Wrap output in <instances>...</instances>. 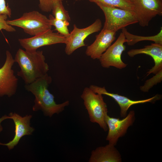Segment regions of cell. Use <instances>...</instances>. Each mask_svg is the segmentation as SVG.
Wrapping results in <instances>:
<instances>
[{
	"label": "cell",
	"mask_w": 162,
	"mask_h": 162,
	"mask_svg": "<svg viewBox=\"0 0 162 162\" xmlns=\"http://www.w3.org/2000/svg\"><path fill=\"white\" fill-rule=\"evenodd\" d=\"M66 38L51 29L47 30L32 37L18 39L20 46L25 50L35 51L38 48L58 44H64Z\"/></svg>",
	"instance_id": "10"
},
{
	"label": "cell",
	"mask_w": 162,
	"mask_h": 162,
	"mask_svg": "<svg viewBox=\"0 0 162 162\" xmlns=\"http://www.w3.org/2000/svg\"><path fill=\"white\" fill-rule=\"evenodd\" d=\"M7 119H9V117L6 115H4L0 118V133L3 130V128L1 124L2 122L4 120Z\"/></svg>",
	"instance_id": "25"
},
{
	"label": "cell",
	"mask_w": 162,
	"mask_h": 162,
	"mask_svg": "<svg viewBox=\"0 0 162 162\" xmlns=\"http://www.w3.org/2000/svg\"><path fill=\"white\" fill-rule=\"evenodd\" d=\"M9 116V119H13L15 124V135L12 140L6 143L0 142V145L7 146L10 150L18 144L22 137L31 135L34 129L30 126V120L32 117L31 115H26L22 117L17 113L11 112Z\"/></svg>",
	"instance_id": "14"
},
{
	"label": "cell",
	"mask_w": 162,
	"mask_h": 162,
	"mask_svg": "<svg viewBox=\"0 0 162 162\" xmlns=\"http://www.w3.org/2000/svg\"><path fill=\"white\" fill-rule=\"evenodd\" d=\"M102 27L101 20L97 19L92 24L83 28H79L74 24L73 28L66 37L65 52L68 55H71L78 49L86 46L85 39L89 35L100 31Z\"/></svg>",
	"instance_id": "7"
},
{
	"label": "cell",
	"mask_w": 162,
	"mask_h": 162,
	"mask_svg": "<svg viewBox=\"0 0 162 162\" xmlns=\"http://www.w3.org/2000/svg\"><path fill=\"white\" fill-rule=\"evenodd\" d=\"M113 145L109 143L93 150L88 160L89 162H120L121 154Z\"/></svg>",
	"instance_id": "16"
},
{
	"label": "cell",
	"mask_w": 162,
	"mask_h": 162,
	"mask_svg": "<svg viewBox=\"0 0 162 162\" xmlns=\"http://www.w3.org/2000/svg\"><path fill=\"white\" fill-rule=\"evenodd\" d=\"M122 29L126 39V42L129 46H133L136 43L142 41L148 40L153 41L155 43L162 44V28L157 34L152 36H143L135 35L129 32L125 28Z\"/></svg>",
	"instance_id": "17"
},
{
	"label": "cell",
	"mask_w": 162,
	"mask_h": 162,
	"mask_svg": "<svg viewBox=\"0 0 162 162\" xmlns=\"http://www.w3.org/2000/svg\"><path fill=\"white\" fill-rule=\"evenodd\" d=\"M98 6L105 16L104 29L116 32L128 25L138 23L133 11L101 4Z\"/></svg>",
	"instance_id": "5"
},
{
	"label": "cell",
	"mask_w": 162,
	"mask_h": 162,
	"mask_svg": "<svg viewBox=\"0 0 162 162\" xmlns=\"http://www.w3.org/2000/svg\"><path fill=\"white\" fill-rule=\"evenodd\" d=\"M0 14H6L9 17H11V9L8 4H6L5 0H0Z\"/></svg>",
	"instance_id": "24"
},
{
	"label": "cell",
	"mask_w": 162,
	"mask_h": 162,
	"mask_svg": "<svg viewBox=\"0 0 162 162\" xmlns=\"http://www.w3.org/2000/svg\"><path fill=\"white\" fill-rule=\"evenodd\" d=\"M51 11L52 15L57 19L68 21L71 20L69 13L64 8L62 1L55 2L53 5Z\"/></svg>",
	"instance_id": "19"
},
{
	"label": "cell",
	"mask_w": 162,
	"mask_h": 162,
	"mask_svg": "<svg viewBox=\"0 0 162 162\" xmlns=\"http://www.w3.org/2000/svg\"><path fill=\"white\" fill-rule=\"evenodd\" d=\"M103 95L96 93L89 87H86L81 95L87 111L90 121L97 123L105 131L108 130L106 122L108 110Z\"/></svg>",
	"instance_id": "3"
},
{
	"label": "cell",
	"mask_w": 162,
	"mask_h": 162,
	"mask_svg": "<svg viewBox=\"0 0 162 162\" xmlns=\"http://www.w3.org/2000/svg\"><path fill=\"white\" fill-rule=\"evenodd\" d=\"M128 40L122 32L116 41L111 44L99 59L101 66L105 68L112 66L122 69L127 66L122 60L121 55L125 50L124 44Z\"/></svg>",
	"instance_id": "9"
},
{
	"label": "cell",
	"mask_w": 162,
	"mask_h": 162,
	"mask_svg": "<svg viewBox=\"0 0 162 162\" xmlns=\"http://www.w3.org/2000/svg\"><path fill=\"white\" fill-rule=\"evenodd\" d=\"M135 119V112L131 110L122 119L111 117L108 115L106 122L108 132L106 140L109 143L116 146L119 138L126 133L129 127L133 124Z\"/></svg>",
	"instance_id": "11"
},
{
	"label": "cell",
	"mask_w": 162,
	"mask_h": 162,
	"mask_svg": "<svg viewBox=\"0 0 162 162\" xmlns=\"http://www.w3.org/2000/svg\"><path fill=\"white\" fill-rule=\"evenodd\" d=\"M127 54L131 57L138 54H145L152 58L154 65L147 72V76L151 73L155 74L162 70V44L152 43L142 48L131 49L128 52Z\"/></svg>",
	"instance_id": "15"
},
{
	"label": "cell",
	"mask_w": 162,
	"mask_h": 162,
	"mask_svg": "<svg viewBox=\"0 0 162 162\" xmlns=\"http://www.w3.org/2000/svg\"><path fill=\"white\" fill-rule=\"evenodd\" d=\"M89 88L95 93L106 95L113 98L119 105L120 109V116L123 118L126 116L128 109L132 106L147 102L154 103L161 98V96L157 94L152 98L147 99L133 100L118 94L109 92L104 87H101L94 85H91Z\"/></svg>",
	"instance_id": "12"
},
{
	"label": "cell",
	"mask_w": 162,
	"mask_h": 162,
	"mask_svg": "<svg viewBox=\"0 0 162 162\" xmlns=\"http://www.w3.org/2000/svg\"><path fill=\"white\" fill-rule=\"evenodd\" d=\"M64 0H39L38 6L39 8L43 11L49 12L51 11L54 4L58 1H63Z\"/></svg>",
	"instance_id": "22"
},
{
	"label": "cell",
	"mask_w": 162,
	"mask_h": 162,
	"mask_svg": "<svg viewBox=\"0 0 162 162\" xmlns=\"http://www.w3.org/2000/svg\"><path fill=\"white\" fill-rule=\"evenodd\" d=\"M162 80V70L157 72L151 78L146 80L143 86L140 87V90L148 92L154 85L160 82Z\"/></svg>",
	"instance_id": "21"
},
{
	"label": "cell",
	"mask_w": 162,
	"mask_h": 162,
	"mask_svg": "<svg viewBox=\"0 0 162 162\" xmlns=\"http://www.w3.org/2000/svg\"><path fill=\"white\" fill-rule=\"evenodd\" d=\"M76 1H80L82 0H75Z\"/></svg>",
	"instance_id": "26"
},
{
	"label": "cell",
	"mask_w": 162,
	"mask_h": 162,
	"mask_svg": "<svg viewBox=\"0 0 162 162\" xmlns=\"http://www.w3.org/2000/svg\"><path fill=\"white\" fill-rule=\"evenodd\" d=\"M8 16L6 14H0V30H4L8 32H13L16 31L13 26L7 22Z\"/></svg>",
	"instance_id": "23"
},
{
	"label": "cell",
	"mask_w": 162,
	"mask_h": 162,
	"mask_svg": "<svg viewBox=\"0 0 162 162\" xmlns=\"http://www.w3.org/2000/svg\"><path fill=\"white\" fill-rule=\"evenodd\" d=\"M116 35V32L103 28L94 41L87 47L86 55L93 59H99L115 40Z\"/></svg>",
	"instance_id": "13"
},
{
	"label": "cell",
	"mask_w": 162,
	"mask_h": 162,
	"mask_svg": "<svg viewBox=\"0 0 162 162\" xmlns=\"http://www.w3.org/2000/svg\"><path fill=\"white\" fill-rule=\"evenodd\" d=\"M139 24L148 26L150 22L158 15H162V0H130Z\"/></svg>",
	"instance_id": "6"
},
{
	"label": "cell",
	"mask_w": 162,
	"mask_h": 162,
	"mask_svg": "<svg viewBox=\"0 0 162 162\" xmlns=\"http://www.w3.org/2000/svg\"><path fill=\"white\" fill-rule=\"evenodd\" d=\"M18 64L20 70L17 75L29 84L44 76L49 70L42 51H28L19 49L14 58Z\"/></svg>",
	"instance_id": "2"
},
{
	"label": "cell",
	"mask_w": 162,
	"mask_h": 162,
	"mask_svg": "<svg viewBox=\"0 0 162 162\" xmlns=\"http://www.w3.org/2000/svg\"><path fill=\"white\" fill-rule=\"evenodd\" d=\"M7 22L21 28L25 33L33 36L51 29L52 26L49 18L36 10L25 13L20 18L7 20Z\"/></svg>",
	"instance_id": "4"
},
{
	"label": "cell",
	"mask_w": 162,
	"mask_h": 162,
	"mask_svg": "<svg viewBox=\"0 0 162 162\" xmlns=\"http://www.w3.org/2000/svg\"><path fill=\"white\" fill-rule=\"evenodd\" d=\"M15 62L11 53L6 50L5 62L0 68V97H10L16 92L18 80L12 68Z\"/></svg>",
	"instance_id": "8"
},
{
	"label": "cell",
	"mask_w": 162,
	"mask_h": 162,
	"mask_svg": "<svg viewBox=\"0 0 162 162\" xmlns=\"http://www.w3.org/2000/svg\"><path fill=\"white\" fill-rule=\"evenodd\" d=\"M98 4L114 7L133 11V6L130 0H88Z\"/></svg>",
	"instance_id": "18"
},
{
	"label": "cell",
	"mask_w": 162,
	"mask_h": 162,
	"mask_svg": "<svg viewBox=\"0 0 162 162\" xmlns=\"http://www.w3.org/2000/svg\"><path fill=\"white\" fill-rule=\"evenodd\" d=\"M49 18L51 25L55 27L58 32L66 38L70 32L68 27L70 25L69 21L57 19L51 14L49 15Z\"/></svg>",
	"instance_id": "20"
},
{
	"label": "cell",
	"mask_w": 162,
	"mask_h": 162,
	"mask_svg": "<svg viewBox=\"0 0 162 162\" xmlns=\"http://www.w3.org/2000/svg\"><path fill=\"white\" fill-rule=\"evenodd\" d=\"M52 82L51 77L47 74L32 83L25 86L26 89L34 96L33 111L41 110L45 116L50 117L55 114H58L62 112L69 104L68 100L60 104L56 103L53 95L48 89Z\"/></svg>",
	"instance_id": "1"
}]
</instances>
